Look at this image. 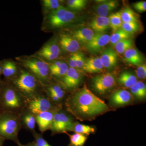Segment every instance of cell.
Returning <instances> with one entry per match:
<instances>
[{"mask_svg":"<svg viewBox=\"0 0 146 146\" xmlns=\"http://www.w3.org/2000/svg\"><path fill=\"white\" fill-rule=\"evenodd\" d=\"M65 104L67 111L82 121L92 119L108 109L104 102L94 95L86 86L68 97Z\"/></svg>","mask_w":146,"mask_h":146,"instance_id":"1","label":"cell"},{"mask_svg":"<svg viewBox=\"0 0 146 146\" xmlns=\"http://www.w3.org/2000/svg\"><path fill=\"white\" fill-rule=\"evenodd\" d=\"M7 81L25 100L44 91V86L39 80L26 69H20L14 78Z\"/></svg>","mask_w":146,"mask_h":146,"instance_id":"2","label":"cell"},{"mask_svg":"<svg viewBox=\"0 0 146 146\" xmlns=\"http://www.w3.org/2000/svg\"><path fill=\"white\" fill-rule=\"evenodd\" d=\"M25 99L8 82L2 80L0 111L20 113L25 109Z\"/></svg>","mask_w":146,"mask_h":146,"instance_id":"3","label":"cell"},{"mask_svg":"<svg viewBox=\"0 0 146 146\" xmlns=\"http://www.w3.org/2000/svg\"><path fill=\"white\" fill-rule=\"evenodd\" d=\"M21 66L36 78L43 86L48 85L50 75L48 64L35 56L17 57Z\"/></svg>","mask_w":146,"mask_h":146,"instance_id":"4","label":"cell"},{"mask_svg":"<svg viewBox=\"0 0 146 146\" xmlns=\"http://www.w3.org/2000/svg\"><path fill=\"white\" fill-rule=\"evenodd\" d=\"M76 18V13L63 7L45 14L42 30L48 32L61 28L72 23Z\"/></svg>","mask_w":146,"mask_h":146,"instance_id":"5","label":"cell"},{"mask_svg":"<svg viewBox=\"0 0 146 146\" xmlns=\"http://www.w3.org/2000/svg\"><path fill=\"white\" fill-rule=\"evenodd\" d=\"M19 114L10 112H2L0 114V136L5 140L13 141L17 145L20 143L18 135L22 129Z\"/></svg>","mask_w":146,"mask_h":146,"instance_id":"6","label":"cell"},{"mask_svg":"<svg viewBox=\"0 0 146 146\" xmlns=\"http://www.w3.org/2000/svg\"><path fill=\"white\" fill-rule=\"evenodd\" d=\"M43 92L26 99L25 109L36 115L60 106L54 104Z\"/></svg>","mask_w":146,"mask_h":146,"instance_id":"7","label":"cell"},{"mask_svg":"<svg viewBox=\"0 0 146 146\" xmlns=\"http://www.w3.org/2000/svg\"><path fill=\"white\" fill-rule=\"evenodd\" d=\"M74 123L71 117L61 111V108H60L54 114L49 130L51 131L53 135L63 132L66 133L67 131H70Z\"/></svg>","mask_w":146,"mask_h":146,"instance_id":"8","label":"cell"},{"mask_svg":"<svg viewBox=\"0 0 146 146\" xmlns=\"http://www.w3.org/2000/svg\"><path fill=\"white\" fill-rule=\"evenodd\" d=\"M57 39H53L47 42L33 55L45 62L57 59L60 53V47Z\"/></svg>","mask_w":146,"mask_h":146,"instance_id":"9","label":"cell"},{"mask_svg":"<svg viewBox=\"0 0 146 146\" xmlns=\"http://www.w3.org/2000/svg\"><path fill=\"white\" fill-rule=\"evenodd\" d=\"M116 81L115 76L110 73L96 76L92 80L93 89L98 94H105L115 86Z\"/></svg>","mask_w":146,"mask_h":146,"instance_id":"10","label":"cell"},{"mask_svg":"<svg viewBox=\"0 0 146 146\" xmlns=\"http://www.w3.org/2000/svg\"><path fill=\"white\" fill-rule=\"evenodd\" d=\"M81 79V74L76 69L69 68L65 75L61 78V84L64 89L72 90L78 86Z\"/></svg>","mask_w":146,"mask_h":146,"instance_id":"11","label":"cell"},{"mask_svg":"<svg viewBox=\"0 0 146 146\" xmlns=\"http://www.w3.org/2000/svg\"><path fill=\"white\" fill-rule=\"evenodd\" d=\"M61 108L60 106L36 115V124L42 133L49 130L55 112Z\"/></svg>","mask_w":146,"mask_h":146,"instance_id":"12","label":"cell"},{"mask_svg":"<svg viewBox=\"0 0 146 146\" xmlns=\"http://www.w3.org/2000/svg\"><path fill=\"white\" fill-rule=\"evenodd\" d=\"M110 36L104 33L94 34L92 39L86 44V48L89 52H96L99 51L110 42Z\"/></svg>","mask_w":146,"mask_h":146,"instance_id":"13","label":"cell"},{"mask_svg":"<svg viewBox=\"0 0 146 146\" xmlns=\"http://www.w3.org/2000/svg\"><path fill=\"white\" fill-rule=\"evenodd\" d=\"M59 45L63 50L72 53L77 52L80 48V43L71 35L66 33L60 35Z\"/></svg>","mask_w":146,"mask_h":146,"instance_id":"14","label":"cell"},{"mask_svg":"<svg viewBox=\"0 0 146 146\" xmlns=\"http://www.w3.org/2000/svg\"><path fill=\"white\" fill-rule=\"evenodd\" d=\"M21 128H24L33 133L35 131L36 124V115L24 109L19 114Z\"/></svg>","mask_w":146,"mask_h":146,"instance_id":"15","label":"cell"},{"mask_svg":"<svg viewBox=\"0 0 146 146\" xmlns=\"http://www.w3.org/2000/svg\"><path fill=\"white\" fill-rule=\"evenodd\" d=\"M104 68L110 69L114 68L118 60L117 53L111 48L104 50L100 57Z\"/></svg>","mask_w":146,"mask_h":146,"instance_id":"16","label":"cell"},{"mask_svg":"<svg viewBox=\"0 0 146 146\" xmlns=\"http://www.w3.org/2000/svg\"><path fill=\"white\" fill-rule=\"evenodd\" d=\"M2 64V74L6 81L10 80L18 74L20 70L17 64L13 60L5 59L1 61Z\"/></svg>","mask_w":146,"mask_h":146,"instance_id":"17","label":"cell"},{"mask_svg":"<svg viewBox=\"0 0 146 146\" xmlns=\"http://www.w3.org/2000/svg\"><path fill=\"white\" fill-rule=\"evenodd\" d=\"M90 26L93 31L97 33H104L110 27L109 18L96 15L91 21Z\"/></svg>","mask_w":146,"mask_h":146,"instance_id":"18","label":"cell"},{"mask_svg":"<svg viewBox=\"0 0 146 146\" xmlns=\"http://www.w3.org/2000/svg\"><path fill=\"white\" fill-rule=\"evenodd\" d=\"M132 100V95L125 90H119L115 92L111 96L112 104L116 106H123L129 103Z\"/></svg>","mask_w":146,"mask_h":146,"instance_id":"19","label":"cell"},{"mask_svg":"<svg viewBox=\"0 0 146 146\" xmlns=\"http://www.w3.org/2000/svg\"><path fill=\"white\" fill-rule=\"evenodd\" d=\"M119 5L118 1H106L99 4L95 7L98 16L107 17L111 11L116 9Z\"/></svg>","mask_w":146,"mask_h":146,"instance_id":"20","label":"cell"},{"mask_svg":"<svg viewBox=\"0 0 146 146\" xmlns=\"http://www.w3.org/2000/svg\"><path fill=\"white\" fill-rule=\"evenodd\" d=\"M94 34L91 29L84 28L74 31L71 35L79 43L86 44L92 39Z\"/></svg>","mask_w":146,"mask_h":146,"instance_id":"21","label":"cell"},{"mask_svg":"<svg viewBox=\"0 0 146 146\" xmlns=\"http://www.w3.org/2000/svg\"><path fill=\"white\" fill-rule=\"evenodd\" d=\"M104 68L100 57H92L85 61L82 68L87 72L94 73L102 72Z\"/></svg>","mask_w":146,"mask_h":146,"instance_id":"22","label":"cell"},{"mask_svg":"<svg viewBox=\"0 0 146 146\" xmlns=\"http://www.w3.org/2000/svg\"><path fill=\"white\" fill-rule=\"evenodd\" d=\"M125 59L131 65H139L143 62V58L137 50L133 48L129 49L124 53Z\"/></svg>","mask_w":146,"mask_h":146,"instance_id":"23","label":"cell"},{"mask_svg":"<svg viewBox=\"0 0 146 146\" xmlns=\"http://www.w3.org/2000/svg\"><path fill=\"white\" fill-rule=\"evenodd\" d=\"M118 80L121 85L126 88H130L138 81L136 76L129 72L122 73Z\"/></svg>","mask_w":146,"mask_h":146,"instance_id":"24","label":"cell"},{"mask_svg":"<svg viewBox=\"0 0 146 146\" xmlns=\"http://www.w3.org/2000/svg\"><path fill=\"white\" fill-rule=\"evenodd\" d=\"M62 1L59 0H43L42 1V8L44 14L56 10L60 7H63L61 5Z\"/></svg>","mask_w":146,"mask_h":146,"instance_id":"25","label":"cell"},{"mask_svg":"<svg viewBox=\"0 0 146 146\" xmlns=\"http://www.w3.org/2000/svg\"><path fill=\"white\" fill-rule=\"evenodd\" d=\"M44 91L46 94L55 95L61 101L65 96V92L63 88L58 84H48L44 86Z\"/></svg>","mask_w":146,"mask_h":146,"instance_id":"26","label":"cell"},{"mask_svg":"<svg viewBox=\"0 0 146 146\" xmlns=\"http://www.w3.org/2000/svg\"><path fill=\"white\" fill-rule=\"evenodd\" d=\"M131 37V35L129 34L123 30L121 29L118 30L117 31L114 32L110 36V44L113 46L123 39H130Z\"/></svg>","mask_w":146,"mask_h":146,"instance_id":"27","label":"cell"},{"mask_svg":"<svg viewBox=\"0 0 146 146\" xmlns=\"http://www.w3.org/2000/svg\"><path fill=\"white\" fill-rule=\"evenodd\" d=\"M121 18L123 23L137 22L138 18L136 13L129 7H127L121 10Z\"/></svg>","mask_w":146,"mask_h":146,"instance_id":"28","label":"cell"},{"mask_svg":"<svg viewBox=\"0 0 146 146\" xmlns=\"http://www.w3.org/2000/svg\"><path fill=\"white\" fill-rule=\"evenodd\" d=\"M121 10L112 13L110 15L109 18L110 25L114 32L121 29L123 22L121 18Z\"/></svg>","mask_w":146,"mask_h":146,"instance_id":"29","label":"cell"},{"mask_svg":"<svg viewBox=\"0 0 146 146\" xmlns=\"http://www.w3.org/2000/svg\"><path fill=\"white\" fill-rule=\"evenodd\" d=\"M70 131H73L76 133L89 135L95 131V128L90 126L74 123Z\"/></svg>","mask_w":146,"mask_h":146,"instance_id":"30","label":"cell"},{"mask_svg":"<svg viewBox=\"0 0 146 146\" xmlns=\"http://www.w3.org/2000/svg\"><path fill=\"white\" fill-rule=\"evenodd\" d=\"M133 42L131 39H123L117 42L114 46L116 51L119 54H123L133 47Z\"/></svg>","mask_w":146,"mask_h":146,"instance_id":"31","label":"cell"},{"mask_svg":"<svg viewBox=\"0 0 146 146\" xmlns=\"http://www.w3.org/2000/svg\"><path fill=\"white\" fill-rule=\"evenodd\" d=\"M67 133L70 137V143L68 146H83L87 140L85 135L75 133L73 134Z\"/></svg>","mask_w":146,"mask_h":146,"instance_id":"32","label":"cell"},{"mask_svg":"<svg viewBox=\"0 0 146 146\" xmlns=\"http://www.w3.org/2000/svg\"><path fill=\"white\" fill-rule=\"evenodd\" d=\"M86 0H69L67 2L68 8L72 10H82L87 5Z\"/></svg>","mask_w":146,"mask_h":146,"instance_id":"33","label":"cell"},{"mask_svg":"<svg viewBox=\"0 0 146 146\" xmlns=\"http://www.w3.org/2000/svg\"><path fill=\"white\" fill-rule=\"evenodd\" d=\"M121 29L129 34L132 35L139 31L140 26L137 22L123 23Z\"/></svg>","mask_w":146,"mask_h":146,"instance_id":"34","label":"cell"},{"mask_svg":"<svg viewBox=\"0 0 146 146\" xmlns=\"http://www.w3.org/2000/svg\"><path fill=\"white\" fill-rule=\"evenodd\" d=\"M68 68L69 67L68 64L63 61L59 67L50 71V76H54L56 77L62 78L66 74Z\"/></svg>","mask_w":146,"mask_h":146,"instance_id":"35","label":"cell"},{"mask_svg":"<svg viewBox=\"0 0 146 146\" xmlns=\"http://www.w3.org/2000/svg\"><path fill=\"white\" fill-rule=\"evenodd\" d=\"M32 133L35 138L34 142L35 146H51L41 134L36 133L35 131Z\"/></svg>","mask_w":146,"mask_h":146,"instance_id":"36","label":"cell"},{"mask_svg":"<svg viewBox=\"0 0 146 146\" xmlns=\"http://www.w3.org/2000/svg\"><path fill=\"white\" fill-rule=\"evenodd\" d=\"M75 65L76 69L82 68L85 63L83 54L81 52H75Z\"/></svg>","mask_w":146,"mask_h":146,"instance_id":"37","label":"cell"},{"mask_svg":"<svg viewBox=\"0 0 146 146\" xmlns=\"http://www.w3.org/2000/svg\"><path fill=\"white\" fill-rule=\"evenodd\" d=\"M136 75L138 78L143 79L146 77V65L142 64L138 66L136 70Z\"/></svg>","mask_w":146,"mask_h":146,"instance_id":"38","label":"cell"},{"mask_svg":"<svg viewBox=\"0 0 146 146\" xmlns=\"http://www.w3.org/2000/svg\"><path fill=\"white\" fill-rule=\"evenodd\" d=\"M141 96V99L145 98L146 96V87L145 84L142 81H137L135 84Z\"/></svg>","mask_w":146,"mask_h":146,"instance_id":"39","label":"cell"},{"mask_svg":"<svg viewBox=\"0 0 146 146\" xmlns=\"http://www.w3.org/2000/svg\"><path fill=\"white\" fill-rule=\"evenodd\" d=\"M134 8L138 12H145L146 11V1H141L133 4Z\"/></svg>","mask_w":146,"mask_h":146,"instance_id":"40","label":"cell"},{"mask_svg":"<svg viewBox=\"0 0 146 146\" xmlns=\"http://www.w3.org/2000/svg\"><path fill=\"white\" fill-rule=\"evenodd\" d=\"M18 146H35L34 141H33L31 143H29L26 145H23L21 143H20L18 144Z\"/></svg>","mask_w":146,"mask_h":146,"instance_id":"41","label":"cell"},{"mask_svg":"<svg viewBox=\"0 0 146 146\" xmlns=\"http://www.w3.org/2000/svg\"><path fill=\"white\" fill-rule=\"evenodd\" d=\"M5 141V139L0 136V146H3Z\"/></svg>","mask_w":146,"mask_h":146,"instance_id":"42","label":"cell"},{"mask_svg":"<svg viewBox=\"0 0 146 146\" xmlns=\"http://www.w3.org/2000/svg\"><path fill=\"white\" fill-rule=\"evenodd\" d=\"M2 75V64L1 62L0 61V78H1V76ZM0 80H1V78H0Z\"/></svg>","mask_w":146,"mask_h":146,"instance_id":"43","label":"cell"},{"mask_svg":"<svg viewBox=\"0 0 146 146\" xmlns=\"http://www.w3.org/2000/svg\"><path fill=\"white\" fill-rule=\"evenodd\" d=\"M1 82L2 80H0V91H1Z\"/></svg>","mask_w":146,"mask_h":146,"instance_id":"44","label":"cell"},{"mask_svg":"<svg viewBox=\"0 0 146 146\" xmlns=\"http://www.w3.org/2000/svg\"><path fill=\"white\" fill-rule=\"evenodd\" d=\"M1 111H0V114H1Z\"/></svg>","mask_w":146,"mask_h":146,"instance_id":"45","label":"cell"}]
</instances>
